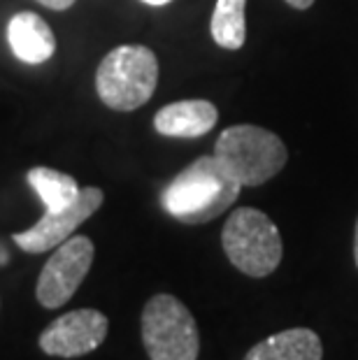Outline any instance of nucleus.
<instances>
[{"instance_id":"f257e3e1","label":"nucleus","mask_w":358,"mask_h":360,"mask_svg":"<svg viewBox=\"0 0 358 360\" xmlns=\"http://www.w3.org/2000/svg\"><path fill=\"white\" fill-rule=\"evenodd\" d=\"M240 188L215 154L200 156L163 188L161 205L181 224H207L238 200Z\"/></svg>"},{"instance_id":"f03ea898","label":"nucleus","mask_w":358,"mask_h":360,"mask_svg":"<svg viewBox=\"0 0 358 360\" xmlns=\"http://www.w3.org/2000/svg\"><path fill=\"white\" fill-rule=\"evenodd\" d=\"M158 84V58L149 47L124 44L112 49L96 70V91L105 107L133 112L149 103Z\"/></svg>"},{"instance_id":"7ed1b4c3","label":"nucleus","mask_w":358,"mask_h":360,"mask_svg":"<svg viewBox=\"0 0 358 360\" xmlns=\"http://www.w3.org/2000/svg\"><path fill=\"white\" fill-rule=\"evenodd\" d=\"M215 158L242 186H258L284 170L288 151L272 130L240 124L219 135Z\"/></svg>"},{"instance_id":"20e7f679","label":"nucleus","mask_w":358,"mask_h":360,"mask_svg":"<svg viewBox=\"0 0 358 360\" xmlns=\"http://www.w3.org/2000/svg\"><path fill=\"white\" fill-rule=\"evenodd\" d=\"M221 244L228 260L247 277H268L281 260V235L275 221L254 207H240L228 217Z\"/></svg>"},{"instance_id":"39448f33","label":"nucleus","mask_w":358,"mask_h":360,"mask_svg":"<svg viewBox=\"0 0 358 360\" xmlns=\"http://www.w3.org/2000/svg\"><path fill=\"white\" fill-rule=\"evenodd\" d=\"M142 342L151 360H198L200 351L193 314L167 293H158L144 304Z\"/></svg>"},{"instance_id":"423d86ee","label":"nucleus","mask_w":358,"mask_h":360,"mask_svg":"<svg viewBox=\"0 0 358 360\" xmlns=\"http://www.w3.org/2000/svg\"><path fill=\"white\" fill-rule=\"evenodd\" d=\"M96 247L89 237L72 235L70 240L58 244L51 258L44 263L40 277H37L35 297L42 307L58 309L77 293L82 281L94 265Z\"/></svg>"},{"instance_id":"0eeeda50","label":"nucleus","mask_w":358,"mask_h":360,"mask_svg":"<svg viewBox=\"0 0 358 360\" xmlns=\"http://www.w3.org/2000/svg\"><path fill=\"white\" fill-rule=\"evenodd\" d=\"M103 200H105V195L98 186L82 188L79 198L70 207L58 210V212L47 210L44 217L37 221L33 228H28L24 233H14L12 240L21 251H26V254H44V251L56 249L58 244L70 240L84 221L91 219L101 210Z\"/></svg>"},{"instance_id":"6e6552de","label":"nucleus","mask_w":358,"mask_h":360,"mask_svg":"<svg viewBox=\"0 0 358 360\" xmlns=\"http://www.w3.org/2000/svg\"><path fill=\"white\" fill-rule=\"evenodd\" d=\"M110 321L98 309H75L44 328L40 335V349L47 356L79 358L96 351L105 342Z\"/></svg>"},{"instance_id":"1a4fd4ad","label":"nucleus","mask_w":358,"mask_h":360,"mask_svg":"<svg viewBox=\"0 0 358 360\" xmlns=\"http://www.w3.org/2000/svg\"><path fill=\"white\" fill-rule=\"evenodd\" d=\"M12 53L28 65H40L56 53V35L35 12H19L7 24Z\"/></svg>"},{"instance_id":"9d476101","label":"nucleus","mask_w":358,"mask_h":360,"mask_svg":"<svg viewBox=\"0 0 358 360\" xmlns=\"http://www.w3.org/2000/svg\"><path fill=\"white\" fill-rule=\"evenodd\" d=\"M217 121L219 112L210 101H179L156 112L154 128L165 137H200L210 133Z\"/></svg>"},{"instance_id":"9b49d317","label":"nucleus","mask_w":358,"mask_h":360,"mask_svg":"<svg viewBox=\"0 0 358 360\" xmlns=\"http://www.w3.org/2000/svg\"><path fill=\"white\" fill-rule=\"evenodd\" d=\"M321 340L309 328H291V330L265 337L245 356V360H321Z\"/></svg>"},{"instance_id":"f8f14e48","label":"nucleus","mask_w":358,"mask_h":360,"mask_svg":"<svg viewBox=\"0 0 358 360\" xmlns=\"http://www.w3.org/2000/svg\"><path fill=\"white\" fill-rule=\"evenodd\" d=\"M26 179L30 184V188L40 195V200L44 202V210L58 212L70 207L79 198V184L75 177L65 172L51 170V167L37 165L33 170H28Z\"/></svg>"},{"instance_id":"ddd939ff","label":"nucleus","mask_w":358,"mask_h":360,"mask_svg":"<svg viewBox=\"0 0 358 360\" xmlns=\"http://www.w3.org/2000/svg\"><path fill=\"white\" fill-rule=\"evenodd\" d=\"M245 5L247 0H217L215 12H212L210 33L219 47L240 49L245 44L247 37Z\"/></svg>"},{"instance_id":"4468645a","label":"nucleus","mask_w":358,"mask_h":360,"mask_svg":"<svg viewBox=\"0 0 358 360\" xmlns=\"http://www.w3.org/2000/svg\"><path fill=\"white\" fill-rule=\"evenodd\" d=\"M37 3L44 5V7H49V10L63 12V10H68V7L75 5V0H37Z\"/></svg>"},{"instance_id":"2eb2a0df","label":"nucleus","mask_w":358,"mask_h":360,"mask_svg":"<svg viewBox=\"0 0 358 360\" xmlns=\"http://www.w3.org/2000/svg\"><path fill=\"white\" fill-rule=\"evenodd\" d=\"M286 3L291 7H295V10H307V7H312L314 0H286Z\"/></svg>"},{"instance_id":"dca6fc26","label":"nucleus","mask_w":358,"mask_h":360,"mask_svg":"<svg viewBox=\"0 0 358 360\" xmlns=\"http://www.w3.org/2000/svg\"><path fill=\"white\" fill-rule=\"evenodd\" d=\"M354 258H356V265H358V221H356V235H354Z\"/></svg>"},{"instance_id":"f3484780","label":"nucleus","mask_w":358,"mask_h":360,"mask_svg":"<svg viewBox=\"0 0 358 360\" xmlns=\"http://www.w3.org/2000/svg\"><path fill=\"white\" fill-rule=\"evenodd\" d=\"M142 3H147V5H165V3H170V0H142Z\"/></svg>"}]
</instances>
